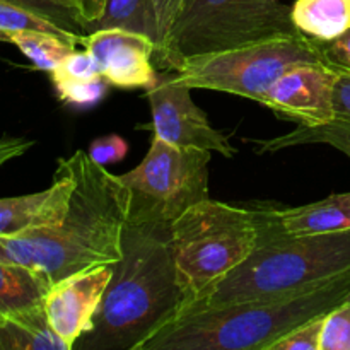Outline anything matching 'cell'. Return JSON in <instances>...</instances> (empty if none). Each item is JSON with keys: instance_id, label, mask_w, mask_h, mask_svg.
<instances>
[{"instance_id": "1", "label": "cell", "mask_w": 350, "mask_h": 350, "mask_svg": "<svg viewBox=\"0 0 350 350\" xmlns=\"http://www.w3.org/2000/svg\"><path fill=\"white\" fill-rule=\"evenodd\" d=\"M70 161L75 187L64 221L0 238V262L43 273L51 284L92 267L115 265L123 255L129 188L84 150H75Z\"/></svg>"}, {"instance_id": "2", "label": "cell", "mask_w": 350, "mask_h": 350, "mask_svg": "<svg viewBox=\"0 0 350 350\" xmlns=\"http://www.w3.org/2000/svg\"><path fill=\"white\" fill-rule=\"evenodd\" d=\"M123 255L103 296L92 328L74 350H140L185 306L174 269L170 228L126 222Z\"/></svg>"}, {"instance_id": "3", "label": "cell", "mask_w": 350, "mask_h": 350, "mask_svg": "<svg viewBox=\"0 0 350 350\" xmlns=\"http://www.w3.org/2000/svg\"><path fill=\"white\" fill-rule=\"evenodd\" d=\"M350 301V272L270 297L180 314L140 350H272L289 332Z\"/></svg>"}, {"instance_id": "4", "label": "cell", "mask_w": 350, "mask_h": 350, "mask_svg": "<svg viewBox=\"0 0 350 350\" xmlns=\"http://www.w3.org/2000/svg\"><path fill=\"white\" fill-rule=\"evenodd\" d=\"M258 222L260 239L252 255L180 314L270 299L350 272V229L289 236L260 217Z\"/></svg>"}, {"instance_id": "5", "label": "cell", "mask_w": 350, "mask_h": 350, "mask_svg": "<svg viewBox=\"0 0 350 350\" xmlns=\"http://www.w3.org/2000/svg\"><path fill=\"white\" fill-rule=\"evenodd\" d=\"M258 239L256 212L211 198L183 212L170 226L171 255L185 294L183 310L241 265Z\"/></svg>"}, {"instance_id": "6", "label": "cell", "mask_w": 350, "mask_h": 350, "mask_svg": "<svg viewBox=\"0 0 350 350\" xmlns=\"http://www.w3.org/2000/svg\"><path fill=\"white\" fill-rule=\"evenodd\" d=\"M297 33L282 0H183L159 68L176 72L191 57Z\"/></svg>"}, {"instance_id": "7", "label": "cell", "mask_w": 350, "mask_h": 350, "mask_svg": "<svg viewBox=\"0 0 350 350\" xmlns=\"http://www.w3.org/2000/svg\"><path fill=\"white\" fill-rule=\"evenodd\" d=\"M303 64L328 65L321 41L303 33L282 34L232 50L191 57L174 72V77L190 89L228 92L265 106L272 85L287 70Z\"/></svg>"}, {"instance_id": "8", "label": "cell", "mask_w": 350, "mask_h": 350, "mask_svg": "<svg viewBox=\"0 0 350 350\" xmlns=\"http://www.w3.org/2000/svg\"><path fill=\"white\" fill-rule=\"evenodd\" d=\"M211 150L180 147L154 135L146 157L122 174L130 193L129 224L170 228L208 197Z\"/></svg>"}, {"instance_id": "9", "label": "cell", "mask_w": 350, "mask_h": 350, "mask_svg": "<svg viewBox=\"0 0 350 350\" xmlns=\"http://www.w3.org/2000/svg\"><path fill=\"white\" fill-rule=\"evenodd\" d=\"M190 91L176 81L174 72H163L156 84L147 89L154 135L174 146L219 152L228 159L234 157L238 150L229 137L211 125L207 115L195 105Z\"/></svg>"}, {"instance_id": "10", "label": "cell", "mask_w": 350, "mask_h": 350, "mask_svg": "<svg viewBox=\"0 0 350 350\" xmlns=\"http://www.w3.org/2000/svg\"><path fill=\"white\" fill-rule=\"evenodd\" d=\"M115 265H99L51 284L43 308L55 334L74 350L79 338L92 328Z\"/></svg>"}, {"instance_id": "11", "label": "cell", "mask_w": 350, "mask_h": 350, "mask_svg": "<svg viewBox=\"0 0 350 350\" xmlns=\"http://www.w3.org/2000/svg\"><path fill=\"white\" fill-rule=\"evenodd\" d=\"M338 72L325 64H303L287 70L267 94L265 106L297 125H323L335 118L334 91Z\"/></svg>"}, {"instance_id": "12", "label": "cell", "mask_w": 350, "mask_h": 350, "mask_svg": "<svg viewBox=\"0 0 350 350\" xmlns=\"http://www.w3.org/2000/svg\"><path fill=\"white\" fill-rule=\"evenodd\" d=\"M82 46L94 57L108 84L123 89H149L157 82L154 55L156 43L132 31L98 29L85 34Z\"/></svg>"}, {"instance_id": "13", "label": "cell", "mask_w": 350, "mask_h": 350, "mask_svg": "<svg viewBox=\"0 0 350 350\" xmlns=\"http://www.w3.org/2000/svg\"><path fill=\"white\" fill-rule=\"evenodd\" d=\"M74 187L75 174L70 157H62L53 173V183L46 190L0 198V238L60 224L67 215Z\"/></svg>"}, {"instance_id": "14", "label": "cell", "mask_w": 350, "mask_h": 350, "mask_svg": "<svg viewBox=\"0 0 350 350\" xmlns=\"http://www.w3.org/2000/svg\"><path fill=\"white\" fill-rule=\"evenodd\" d=\"M258 217L275 231L289 236L347 231L350 229V191L330 195L303 207L258 212Z\"/></svg>"}, {"instance_id": "15", "label": "cell", "mask_w": 350, "mask_h": 350, "mask_svg": "<svg viewBox=\"0 0 350 350\" xmlns=\"http://www.w3.org/2000/svg\"><path fill=\"white\" fill-rule=\"evenodd\" d=\"M51 280L21 265L0 262V321L43 306Z\"/></svg>"}, {"instance_id": "16", "label": "cell", "mask_w": 350, "mask_h": 350, "mask_svg": "<svg viewBox=\"0 0 350 350\" xmlns=\"http://www.w3.org/2000/svg\"><path fill=\"white\" fill-rule=\"evenodd\" d=\"M291 17L306 36L332 41L350 29V0H296Z\"/></svg>"}, {"instance_id": "17", "label": "cell", "mask_w": 350, "mask_h": 350, "mask_svg": "<svg viewBox=\"0 0 350 350\" xmlns=\"http://www.w3.org/2000/svg\"><path fill=\"white\" fill-rule=\"evenodd\" d=\"M0 350H68L48 323L44 308L0 321Z\"/></svg>"}, {"instance_id": "18", "label": "cell", "mask_w": 350, "mask_h": 350, "mask_svg": "<svg viewBox=\"0 0 350 350\" xmlns=\"http://www.w3.org/2000/svg\"><path fill=\"white\" fill-rule=\"evenodd\" d=\"M258 152H277L296 146H313V144H325L350 157V122L347 120L334 118L323 125L304 126L297 125L296 130L286 135L273 137L265 140H253Z\"/></svg>"}, {"instance_id": "19", "label": "cell", "mask_w": 350, "mask_h": 350, "mask_svg": "<svg viewBox=\"0 0 350 350\" xmlns=\"http://www.w3.org/2000/svg\"><path fill=\"white\" fill-rule=\"evenodd\" d=\"M118 29L140 33L154 40L157 50L159 29H157L156 10L152 0H106L103 16L92 24L91 31Z\"/></svg>"}, {"instance_id": "20", "label": "cell", "mask_w": 350, "mask_h": 350, "mask_svg": "<svg viewBox=\"0 0 350 350\" xmlns=\"http://www.w3.org/2000/svg\"><path fill=\"white\" fill-rule=\"evenodd\" d=\"M26 31H46V33L58 34V36L74 43L75 46H82V41H84V36L64 29L57 23L34 12V10L26 9L19 3L0 0V41H9L10 43L12 36L26 33Z\"/></svg>"}, {"instance_id": "21", "label": "cell", "mask_w": 350, "mask_h": 350, "mask_svg": "<svg viewBox=\"0 0 350 350\" xmlns=\"http://www.w3.org/2000/svg\"><path fill=\"white\" fill-rule=\"evenodd\" d=\"M10 43L16 44L36 68L51 72L72 50L75 44L58 34L46 31H26L12 36Z\"/></svg>"}, {"instance_id": "22", "label": "cell", "mask_w": 350, "mask_h": 350, "mask_svg": "<svg viewBox=\"0 0 350 350\" xmlns=\"http://www.w3.org/2000/svg\"><path fill=\"white\" fill-rule=\"evenodd\" d=\"M51 82H89L101 79V70L96 64L94 57L88 50H72L53 70L50 72Z\"/></svg>"}, {"instance_id": "23", "label": "cell", "mask_w": 350, "mask_h": 350, "mask_svg": "<svg viewBox=\"0 0 350 350\" xmlns=\"http://www.w3.org/2000/svg\"><path fill=\"white\" fill-rule=\"evenodd\" d=\"M320 350H350V301L323 318Z\"/></svg>"}, {"instance_id": "24", "label": "cell", "mask_w": 350, "mask_h": 350, "mask_svg": "<svg viewBox=\"0 0 350 350\" xmlns=\"http://www.w3.org/2000/svg\"><path fill=\"white\" fill-rule=\"evenodd\" d=\"M55 85L58 98L67 105L75 106H92L103 99L106 94L108 82L105 77L89 82H58Z\"/></svg>"}, {"instance_id": "25", "label": "cell", "mask_w": 350, "mask_h": 350, "mask_svg": "<svg viewBox=\"0 0 350 350\" xmlns=\"http://www.w3.org/2000/svg\"><path fill=\"white\" fill-rule=\"evenodd\" d=\"M7 2L19 3V5L26 7V9L34 10V12L48 17V19H51L58 26L64 27V29L70 31V33L81 34V36L88 34L82 29L81 24L77 23V19L74 17L72 10L68 9L65 0H7Z\"/></svg>"}, {"instance_id": "26", "label": "cell", "mask_w": 350, "mask_h": 350, "mask_svg": "<svg viewBox=\"0 0 350 350\" xmlns=\"http://www.w3.org/2000/svg\"><path fill=\"white\" fill-rule=\"evenodd\" d=\"M152 3L154 10H156L157 29H159V43H157L156 55H154V65H156V68H159L164 60V55H166L171 29H173L178 12L183 5V0H152Z\"/></svg>"}, {"instance_id": "27", "label": "cell", "mask_w": 350, "mask_h": 350, "mask_svg": "<svg viewBox=\"0 0 350 350\" xmlns=\"http://www.w3.org/2000/svg\"><path fill=\"white\" fill-rule=\"evenodd\" d=\"M323 318L325 317L314 318V320L294 328L282 340L273 344L272 350H320Z\"/></svg>"}, {"instance_id": "28", "label": "cell", "mask_w": 350, "mask_h": 350, "mask_svg": "<svg viewBox=\"0 0 350 350\" xmlns=\"http://www.w3.org/2000/svg\"><path fill=\"white\" fill-rule=\"evenodd\" d=\"M129 152V144L120 135H106L92 140L89 147V157L99 166H108V164L120 163L126 157Z\"/></svg>"}, {"instance_id": "29", "label": "cell", "mask_w": 350, "mask_h": 350, "mask_svg": "<svg viewBox=\"0 0 350 350\" xmlns=\"http://www.w3.org/2000/svg\"><path fill=\"white\" fill-rule=\"evenodd\" d=\"M327 64L338 74L350 75V29L332 41H321Z\"/></svg>"}, {"instance_id": "30", "label": "cell", "mask_w": 350, "mask_h": 350, "mask_svg": "<svg viewBox=\"0 0 350 350\" xmlns=\"http://www.w3.org/2000/svg\"><path fill=\"white\" fill-rule=\"evenodd\" d=\"M82 29L89 34L92 24L103 16L106 0H65Z\"/></svg>"}, {"instance_id": "31", "label": "cell", "mask_w": 350, "mask_h": 350, "mask_svg": "<svg viewBox=\"0 0 350 350\" xmlns=\"http://www.w3.org/2000/svg\"><path fill=\"white\" fill-rule=\"evenodd\" d=\"M334 108L335 118L350 122V75H338L334 91Z\"/></svg>"}, {"instance_id": "32", "label": "cell", "mask_w": 350, "mask_h": 350, "mask_svg": "<svg viewBox=\"0 0 350 350\" xmlns=\"http://www.w3.org/2000/svg\"><path fill=\"white\" fill-rule=\"evenodd\" d=\"M33 146V140L21 139V137H3V139H0V166L23 156Z\"/></svg>"}]
</instances>
